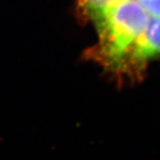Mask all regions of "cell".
<instances>
[{
  "label": "cell",
  "instance_id": "3",
  "mask_svg": "<svg viewBox=\"0 0 160 160\" xmlns=\"http://www.w3.org/2000/svg\"><path fill=\"white\" fill-rule=\"evenodd\" d=\"M91 19L97 24L108 13L126 0H80Z\"/></svg>",
  "mask_w": 160,
  "mask_h": 160
},
{
  "label": "cell",
  "instance_id": "1",
  "mask_svg": "<svg viewBox=\"0 0 160 160\" xmlns=\"http://www.w3.org/2000/svg\"><path fill=\"white\" fill-rule=\"evenodd\" d=\"M151 17L137 0H126L97 24L99 53L104 61L120 66Z\"/></svg>",
  "mask_w": 160,
  "mask_h": 160
},
{
  "label": "cell",
  "instance_id": "2",
  "mask_svg": "<svg viewBox=\"0 0 160 160\" xmlns=\"http://www.w3.org/2000/svg\"><path fill=\"white\" fill-rule=\"evenodd\" d=\"M135 62H145L160 57V17H151L147 27L136 39L126 57Z\"/></svg>",
  "mask_w": 160,
  "mask_h": 160
},
{
  "label": "cell",
  "instance_id": "4",
  "mask_svg": "<svg viewBox=\"0 0 160 160\" xmlns=\"http://www.w3.org/2000/svg\"><path fill=\"white\" fill-rule=\"evenodd\" d=\"M150 17H160V0H137Z\"/></svg>",
  "mask_w": 160,
  "mask_h": 160
}]
</instances>
